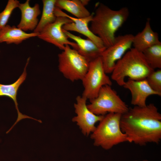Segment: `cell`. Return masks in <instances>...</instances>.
<instances>
[{"label": "cell", "instance_id": "6da1fadb", "mask_svg": "<svg viewBox=\"0 0 161 161\" xmlns=\"http://www.w3.org/2000/svg\"><path fill=\"white\" fill-rule=\"evenodd\" d=\"M120 126L130 143L142 146L157 144L161 139V114L153 103L129 108L122 114Z\"/></svg>", "mask_w": 161, "mask_h": 161}, {"label": "cell", "instance_id": "7a4b0ae2", "mask_svg": "<svg viewBox=\"0 0 161 161\" xmlns=\"http://www.w3.org/2000/svg\"><path fill=\"white\" fill-rule=\"evenodd\" d=\"M129 14L126 7L114 10L100 3L94 14L89 28L101 39L105 47H109L113 44L115 33L126 21Z\"/></svg>", "mask_w": 161, "mask_h": 161}, {"label": "cell", "instance_id": "3957f363", "mask_svg": "<svg viewBox=\"0 0 161 161\" xmlns=\"http://www.w3.org/2000/svg\"><path fill=\"white\" fill-rule=\"evenodd\" d=\"M154 70L142 52L131 48L116 63L111 78L119 85L123 86L126 77L135 80H144Z\"/></svg>", "mask_w": 161, "mask_h": 161}, {"label": "cell", "instance_id": "277c9868", "mask_svg": "<svg viewBox=\"0 0 161 161\" xmlns=\"http://www.w3.org/2000/svg\"><path fill=\"white\" fill-rule=\"evenodd\" d=\"M121 115L111 113L104 116L91 135L95 146L107 150L119 143L128 142L126 135L122 131L120 127Z\"/></svg>", "mask_w": 161, "mask_h": 161}, {"label": "cell", "instance_id": "5b68a950", "mask_svg": "<svg viewBox=\"0 0 161 161\" xmlns=\"http://www.w3.org/2000/svg\"><path fill=\"white\" fill-rule=\"evenodd\" d=\"M58 56V69L65 78L72 82L82 80L89 67L86 59L67 44Z\"/></svg>", "mask_w": 161, "mask_h": 161}, {"label": "cell", "instance_id": "8992f818", "mask_svg": "<svg viewBox=\"0 0 161 161\" xmlns=\"http://www.w3.org/2000/svg\"><path fill=\"white\" fill-rule=\"evenodd\" d=\"M89 101L90 103L87 105L88 109L97 115H105L108 113L122 114L129 109L117 92L108 85L102 86L97 96Z\"/></svg>", "mask_w": 161, "mask_h": 161}, {"label": "cell", "instance_id": "52a82bcc", "mask_svg": "<svg viewBox=\"0 0 161 161\" xmlns=\"http://www.w3.org/2000/svg\"><path fill=\"white\" fill-rule=\"evenodd\" d=\"M81 80L84 88L82 96L87 99L96 97L103 86L112 84L105 71L100 56L89 62L88 71Z\"/></svg>", "mask_w": 161, "mask_h": 161}, {"label": "cell", "instance_id": "ba28073f", "mask_svg": "<svg viewBox=\"0 0 161 161\" xmlns=\"http://www.w3.org/2000/svg\"><path fill=\"white\" fill-rule=\"evenodd\" d=\"M134 36L126 34L115 37L113 44L103 51L100 57L106 74L112 73L117 62L131 48Z\"/></svg>", "mask_w": 161, "mask_h": 161}, {"label": "cell", "instance_id": "9c48e42d", "mask_svg": "<svg viewBox=\"0 0 161 161\" xmlns=\"http://www.w3.org/2000/svg\"><path fill=\"white\" fill-rule=\"evenodd\" d=\"M72 22V21L66 17H57L54 22L44 28L39 33L37 37L54 45L60 49L63 50L65 45L67 44L77 50L78 48L77 44L68 40V37L63 32L62 29L64 24Z\"/></svg>", "mask_w": 161, "mask_h": 161}, {"label": "cell", "instance_id": "30bf717a", "mask_svg": "<svg viewBox=\"0 0 161 161\" xmlns=\"http://www.w3.org/2000/svg\"><path fill=\"white\" fill-rule=\"evenodd\" d=\"M87 100L82 96L77 97L76 102L74 104L77 116L72 119V121L77 123L85 135L93 132L96 128L95 124L100 121L104 116L96 115L92 112L87 107Z\"/></svg>", "mask_w": 161, "mask_h": 161}, {"label": "cell", "instance_id": "8fae6325", "mask_svg": "<svg viewBox=\"0 0 161 161\" xmlns=\"http://www.w3.org/2000/svg\"><path fill=\"white\" fill-rule=\"evenodd\" d=\"M54 13L57 17H66L72 21V22L64 25L62 27L63 30L67 31H75L81 33L93 41L99 47L106 48L101 39L94 34L88 27L89 23L92 20L94 13L91 14L87 17L79 18L70 16L56 7Z\"/></svg>", "mask_w": 161, "mask_h": 161}, {"label": "cell", "instance_id": "7c38bea8", "mask_svg": "<svg viewBox=\"0 0 161 161\" xmlns=\"http://www.w3.org/2000/svg\"><path fill=\"white\" fill-rule=\"evenodd\" d=\"M130 92L131 103L134 106L144 107L147 105V98L152 95L160 96L149 86L146 80H135L128 78L123 86Z\"/></svg>", "mask_w": 161, "mask_h": 161}, {"label": "cell", "instance_id": "4fadbf2b", "mask_svg": "<svg viewBox=\"0 0 161 161\" xmlns=\"http://www.w3.org/2000/svg\"><path fill=\"white\" fill-rule=\"evenodd\" d=\"M30 2L27 0L24 3H20L18 7L21 12V17L17 27L25 32L34 31L39 22L38 17L41 13L39 4L36 3L31 7Z\"/></svg>", "mask_w": 161, "mask_h": 161}, {"label": "cell", "instance_id": "5bb4252c", "mask_svg": "<svg viewBox=\"0 0 161 161\" xmlns=\"http://www.w3.org/2000/svg\"><path fill=\"white\" fill-rule=\"evenodd\" d=\"M62 30L68 38L75 42L78 45L76 50L89 62L101 56L102 53L106 48L99 47L93 41L88 38L83 39L69 31L63 29Z\"/></svg>", "mask_w": 161, "mask_h": 161}, {"label": "cell", "instance_id": "9a60e30c", "mask_svg": "<svg viewBox=\"0 0 161 161\" xmlns=\"http://www.w3.org/2000/svg\"><path fill=\"white\" fill-rule=\"evenodd\" d=\"M160 43L158 33L153 30L148 19L143 30L134 36L132 45L133 48L142 52L147 48Z\"/></svg>", "mask_w": 161, "mask_h": 161}, {"label": "cell", "instance_id": "2e32d148", "mask_svg": "<svg viewBox=\"0 0 161 161\" xmlns=\"http://www.w3.org/2000/svg\"><path fill=\"white\" fill-rule=\"evenodd\" d=\"M39 33H28L15 26L6 25L0 30V43L18 44L30 38L37 37Z\"/></svg>", "mask_w": 161, "mask_h": 161}, {"label": "cell", "instance_id": "e0dca14e", "mask_svg": "<svg viewBox=\"0 0 161 161\" xmlns=\"http://www.w3.org/2000/svg\"><path fill=\"white\" fill-rule=\"evenodd\" d=\"M30 59V58L27 59L23 73L16 82L12 84L8 85L0 84V96H7L11 98L13 100L18 111V120L27 117V116L22 115L19 112L18 107L16 96L17 91L19 86L26 79L27 76L26 68L29 63Z\"/></svg>", "mask_w": 161, "mask_h": 161}, {"label": "cell", "instance_id": "ac0fdd59", "mask_svg": "<svg viewBox=\"0 0 161 161\" xmlns=\"http://www.w3.org/2000/svg\"><path fill=\"white\" fill-rule=\"evenodd\" d=\"M55 7L64 10L77 18L87 17L91 14L82 4L80 0H56Z\"/></svg>", "mask_w": 161, "mask_h": 161}, {"label": "cell", "instance_id": "d6986e66", "mask_svg": "<svg viewBox=\"0 0 161 161\" xmlns=\"http://www.w3.org/2000/svg\"><path fill=\"white\" fill-rule=\"evenodd\" d=\"M56 0H43L42 15L38 24L33 32H40L47 26L54 22L57 17L54 13Z\"/></svg>", "mask_w": 161, "mask_h": 161}, {"label": "cell", "instance_id": "ffe728a7", "mask_svg": "<svg viewBox=\"0 0 161 161\" xmlns=\"http://www.w3.org/2000/svg\"><path fill=\"white\" fill-rule=\"evenodd\" d=\"M146 62L154 70L161 69V43L154 45L142 52Z\"/></svg>", "mask_w": 161, "mask_h": 161}, {"label": "cell", "instance_id": "44dd1931", "mask_svg": "<svg viewBox=\"0 0 161 161\" xmlns=\"http://www.w3.org/2000/svg\"><path fill=\"white\" fill-rule=\"evenodd\" d=\"M20 4L17 0H9L4 10L0 13V30L5 27L14 10L18 7Z\"/></svg>", "mask_w": 161, "mask_h": 161}, {"label": "cell", "instance_id": "7402d4cb", "mask_svg": "<svg viewBox=\"0 0 161 161\" xmlns=\"http://www.w3.org/2000/svg\"><path fill=\"white\" fill-rule=\"evenodd\" d=\"M150 87L161 96V69L151 72L145 79Z\"/></svg>", "mask_w": 161, "mask_h": 161}, {"label": "cell", "instance_id": "603a6c76", "mask_svg": "<svg viewBox=\"0 0 161 161\" xmlns=\"http://www.w3.org/2000/svg\"><path fill=\"white\" fill-rule=\"evenodd\" d=\"M83 4L85 6V5H87L90 1L89 0H80Z\"/></svg>", "mask_w": 161, "mask_h": 161}, {"label": "cell", "instance_id": "cb8c5ba5", "mask_svg": "<svg viewBox=\"0 0 161 161\" xmlns=\"http://www.w3.org/2000/svg\"><path fill=\"white\" fill-rule=\"evenodd\" d=\"M138 161L135 160V161ZM143 161H148V160H143Z\"/></svg>", "mask_w": 161, "mask_h": 161}]
</instances>
